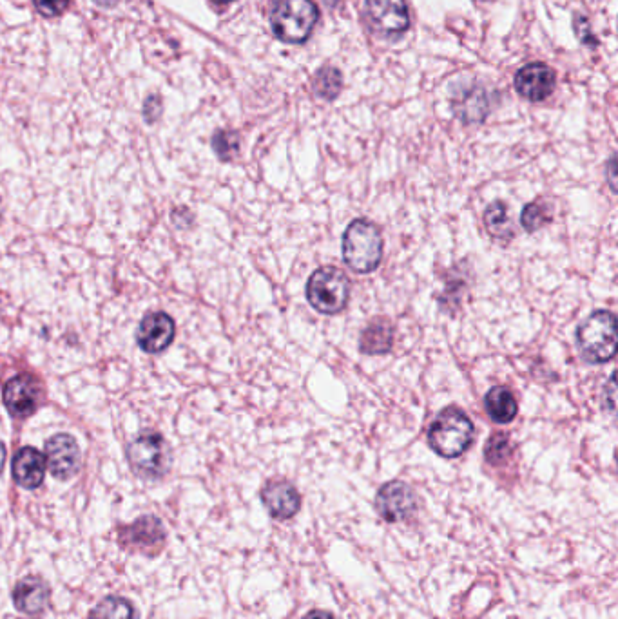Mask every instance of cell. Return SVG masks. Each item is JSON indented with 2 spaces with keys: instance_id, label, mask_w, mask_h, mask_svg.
Returning a JSON list of instances; mask_svg holds the SVG:
<instances>
[{
  "instance_id": "obj_1",
  "label": "cell",
  "mask_w": 618,
  "mask_h": 619,
  "mask_svg": "<svg viewBox=\"0 0 618 619\" xmlns=\"http://www.w3.org/2000/svg\"><path fill=\"white\" fill-rule=\"evenodd\" d=\"M426 437L428 446L435 455L443 458H459L474 442V422L463 410L446 408L430 424Z\"/></svg>"
},
{
  "instance_id": "obj_2",
  "label": "cell",
  "mask_w": 618,
  "mask_h": 619,
  "mask_svg": "<svg viewBox=\"0 0 618 619\" xmlns=\"http://www.w3.org/2000/svg\"><path fill=\"white\" fill-rule=\"evenodd\" d=\"M343 261L358 274L374 272L383 259V236L372 221L354 220L341 239Z\"/></svg>"
},
{
  "instance_id": "obj_3",
  "label": "cell",
  "mask_w": 618,
  "mask_h": 619,
  "mask_svg": "<svg viewBox=\"0 0 618 619\" xmlns=\"http://www.w3.org/2000/svg\"><path fill=\"white\" fill-rule=\"evenodd\" d=\"M577 346L582 359L590 364H604L617 352V317L609 310H597L580 324Z\"/></svg>"
},
{
  "instance_id": "obj_4",
  "label": "cell",
  "mask_w": 618,
  "mask_h": 619,
  "mask_svg": "<svg viewBox=\"0 0 618 619\" xmlns=\"http://www.w3.org/2000/svg\"><path fill=\"white\" fill-rule=\"evenodd\" d=\"M319 19L318 6L312 0H278L271 11L272 33L287 44L309 39Z\"/></svg>"
},
{
  "instance_id": "obj_5",
  "label": "cell",
  "mask_w": 618,
  "mask_h": 619,
  "mask_svg": "<svg viewBox=\"0 0 618 619\" xmlns=\"http://www.w3.org/2000/svg\"><path fill=\"white\" fill-rule=\"evenodd\" d=\"M350 288V279L343 270L321 267L309 277L307 299L319 314L336 315L347 308Z\"/></svg>"
},
{
  "instance_id": "obj_6",
  "label": "cell",
  "mask_w": 618,
  "mask_h": 619,
  "mask_svg": "<svg viewBox=\"0 0 618 619\" xmlns=\"http://www.w3.org/2000/svg\"><path fill=\"white\" fill-rule=\"evenodd\" d=\"M127 458L135 475L144 480L164 477L171 464L169 448L164 437L158 433H144L136 437L127 448Z\"/></svg>"
},
{
  "instance_id": "obj_7",
  "label": "cell",
  "mask_w": 618,
  "mask_h": 619,
  "mask_svg": "<svg viewBox=\"0 0 618 619\" xmlns=\"http://www.w3.org/2000/svg\"><path fill=\"white\" fill-rule=\"evenodd\" d=\"M376 511L388 524L408 520L417 511V496L405 482H388L377 491Z\"/></svg>"
},
{
  "instance_id": "obj_8",
  "label": "cell",
  "mask_w": 618,
  "mask_h": 619,
  "mask_svg": "<svg viewBox=\"0 0 618 619\" xmlns=\"http://www.w3.org/2000/svg\"><path fill=\"white\" fill-rule=\"evenodd\" d=\"M118 542L122 547L138 553H160L165 542L164 525L156 516H142L135 524L120 527Z\"/></svg>"
},
{
  "instance_id": "obj_9",
  "label": "cell",
  "mask_w": 618,
  "mask_h": 619,
  "mask_svg": "<svg viewBox=\"0 0 618 619\" xmlns=\"http://www.w3.org/2000/svg\"><path fill=\"white\" fill-rule=\"evenodd\" d=\"M372 29L383 37H399L410 28V11L405 0H367Z\"/></svg>"
},
{
  "instance_id": "obj_10",
  "label": "cell",
  "mask_w": 618,
  "mask_h": 619,
  "mask_svg": "<svg viewBox=\"0 0 618 619\" xmlns=\"http://www.w3.org/2000/svg\"><path fill=\"white\" fill-rule=\"evenodd\" d=\"M42 402V386L28 373L13 377L4 386V404L13 417L26 419L33 415Z\"/></svg>"
},
{
  "instance_id": "obj_11",
  "label": "cell",
  "mask_w": 618,
  "mask_h": 619,
  "mask_svg": "<svg viewBox=\"0 0 618 619\" xmlns=\"http://www.w3.org/2000/svg\"><path fill=\"white\" fill-rule=\"evenodd\" d=\"M46 464L53 477L69 480L80 469V448L68 433L55 435L46 442Z\"/></svg>"
},
{
  "instance_id": "obj_12",
  "label": "cell",
  "mask_w": 618,
  "mask_h": 619,
  "mask_svg": "<svg viewBox=\"0 0 618 619\" xmlns=\"http://www.w3.org/2000/svg\"><path fill=\"white\" fill-rule=\"evenodd\" d=\"M555 82H557L555 71L542 62H533L521 67L513 80L517 93L530 102L546 100L553 93Z\"/></svg>"
},
{
  "instance_id": "obj_13",
  "label": "cell",
  "mask_w": 618,
  "mask_h": 619,
  "mask_svg": "<svg viewBox=\"0 0 618 619\" xmlns=\"http://www.w3.org/2000/svg\"><path fill=\"white\" fill-rule=\"evenodd\" d=\"M176 326L171 315L165 312H153L145 315L136 332V341L147 353H160L173 343Z\"/></svg>"
},
{
  "instance_id": "obj_14",
  "label": "cell",
  "mask_w": 618,
  "mask_h": 619,
  "mask_svg": "<svg viewBox=\"0 0 618 619\" xmlns=\"http://www.w3.org/2000/svg\"><path fill=\"white\" fill-rule=\"evenodd\" d=\"M261 502L274 520H290L300 511L301 496L289 482L274 480L263 487Z\"/></svg>"
},
{
  "instance_id": "obj_15",
  "label": "cell",
  "mask_w": 618,
  "mask_h": 619,
  "mask_svg": "<svg viewBox=\"0 0 618 619\" xmlns=\"http://www.w3.org/2000/svg\"><path fill=\"white\" fill-rule=\"evenodd\" d=\"M44 477H46V457L40 453L39 449L29 448V446L20 449L13 458L15 482L24 489H37L42 486Z\"/></svg>"
},
{
  "instance_id": "obj_16",
  "label": "cell",
  "mask_w": 618,
  "mask_h": 619,
  "mask_svg": "<svg viewBox=\"0 0 618 619\" xmlns=\"http://www.w3.org/2000/svg\"><path fill=\"white\" fill-rule=\"evenodd\" d=\"M13 603H15V607H17L20 612H24V614H29V616L40 614L42 610L48 607V583L40 580L37 576L22 578V580L15 585V589H13Z\"/></svg>"
},
{
  "instance_id": "obj_17",
  "label": "cell",
  "mask_w": 618,
  "mask_h": 619,
  "mask_svg": "<svg viewBox=\"0 0 618 619\" xmlns=\"http://www.w3.org/2000/svg\"><path fill=\"white\" fill-rule=\"evenodd\" d=\"M396 328L387 317H377L368 323L361 334L359 350L365 355H385L392 350Z\"/></svg>"
},
{
  "instance_id": "obj_18",
  "label": "cell",
  "mask_w": 618,
  "mask_h": 619,
  "mask_svg": "<svg viewBox=\"0 0 618 619\" xmlns=\"http://www.w3.org/2000/svg\"><path fill=\"white\" fill-rule=\"evenodd\" d=\"M454 111L457 118H461L464 124H479L483 122L490 104L483 87H470L454 96Z\"/></svg>"
},
{
  "instance_id": "obj_19",
  "label": "cell",
  "mask_w": 618,
  "mask_h": 619,
  "mask_svg": "<svg viewBox=\"0 0 618 619\" xmlns=\"http://www.w3.org/2000/svg\"><path fill=\"white\" fill-rule=\"evenodd\" d=\"M484 410L497 424H510L519 411V404L512 391L504 386H495L484 397Z\"/></svg>"
},
{
  "instance_id": "obj_20",
  "label": "cell",
  "mask_w": 618,
  "mask_h": 619,
  "mask_svg": "<svg viewBox=\"0 0 618 619\" xmlns=\"http://www.w3.org/2000/svg\"><path fill=\"white\" fill-rule=\"evenodd\" d=\"M484 227L488 230V234L497 241H510L515 234L513 229V221L510 218V210L508 205L503 201H493L488 205V209L484 210Z\"/></svg>"
},
{
  "instance_id": "obj_21",
  "label": "cell",
  "mask_w": 618,
  "mask_h": 619,
  "mask_svg": "<svg viewBox=\"0 0 618 619\" xmlns=\"http://www.w3.org/2000/svg\"><path fill=\"white\" fill-rule=\"evenodd\" d=\"M87 619H135V607L120 596H109L89 612Z\"/></svg>"
},
{
  "instance_id": "obj_22",
  "label": "cell",
  "mask_w": 618,
  "mask_h": 619,
  "mask_svg": "<svg viewBox=\"0 0 618 619\" xmlns=\"http://www.w3.org/2000/svg\"><path fill=\"white\" fill-rule=\"evenodd\" d=\"M553 220V209L544 200L528 203L521 214V225L526 232H537Z\"/></svg>"
},
{
  "instance_id": "obj_23",
  "label": "cell",
  "mask_w": 618,
  "mask_h": 619,
  "mask_svg": "<svg viewBox=\"0 0 618 619\" xmlns=\"http://www.w3.org/2000/svg\"><path fill=\"white\" fill-rule=\"evenodd\" d=\"M343 77L336 67H323L314 78V93L323 100H334L341 93Z\"/></svg>"
},
{
  "instance_id": "obj_24",
  "label": "cell",
  "mask_w": 618,
  "mask_h": 619,
  "mask_svg": "<svg viewBox=\"0 0 618 619\" xmlns=\"http://www.w3.org/2000/svg\"><path fill=\"white\" fill-rule=\"evenodd\" d=\"M512 457V442L506 433H493L484 448V458L492 466H503Z\"/></svg>"
},
{
  "instance_id": "obj_25",
  "label": "cell",
  "mask_w": 618,
  "mask_h": 619,
  "mask_svg": "<svg viewBox=\"0 0 618 619\" xmlns=\"http://www.w3.org/2000/svg\"><path fill=\"white\" fill-rule=\"evenodd\" d=\"M213 149L220 160L229 162L240 151V138L232 131H218L213 136Z\"/></svg>"
},
{
  "instance_id": "obj_26",
  "label": "cell",
  "mask_w": 618,
  "mask_h": 619,
  "mask_svg": "<svg viewBox=\"0 0 618 619\" xmlns=\"http://www.w3.org/2000/svg\"><path fill=\"white\" fill-rule=\"evenodd\" d=\"M35 8L44 17H58L69 6V0H33Z\"/></svg>"
},
{
  "instance_id": "obj_27",
  "label": "cell",
  "mask_w": 618,
  "mask_h": 619,
  "mask_svg": "<svg viewBox=\"0 0 618 619\" xmlns=\"http://www.w3.org/2000/svg\"><path fill=\"white\" fill-rule=\"evenodd\" d=\"M158 115H160V102H158V98H149L145 102V120H149L153 124Z\"/></svg>"
},
{
  "instance_id": "obj_28",
  "label": "cell",
  "mask_w": 618,
  "mask_h": 619,
  "mask_svg": "<svg viewBox=\"0 0 618 619\" xmlns=\"http://www.w3.org/2000/svg\"><path fill=\"white\" fill-rule=\"evenodd\" d=\"M303 619H334V616L327 610H310L309 614Z\"/></svg>"
},
{
  "instance_id": "obj_29",
  "label": "cell",
  "mask_w": 618,
  "mask_h": 619,
  "mask_svg": "<svg viewBox=\"0 0 618 619\" xmlns=\"http://www.w3.org/2000/svg\"><path fill=\"white\" fill-rule=\"evenodd\" d=\"M98 6H104V8H113L118 4V0H95Z\"/></svg>"
},
{
  "instance_id": "obj_30",
  "label": "cell",
  "mask_w": 618,
  "mask_h": 619,
  "mask_svg": "<svg viewBox=\"0 0 618 619\" xmlns=\"http://www.w3.org/2000/svg\"><path fill=\"white\" fill-rule=\"evenodd\" d=\"M4 462H6V448H4V444L0 442V473H2Z\"/></svg>"
},
{
  "instance_id": "obj_31",
  "label": "cell",
  "mask_w": 618,
  "mask_h": 619,
  "mask_svg": "<svg viewBox=\"0 0 618 619\" xmlns=\"http://www.w3.org/2000/svg\"><path fill=\"white\" fill-rule=\"evenodd\" d=\"M214 2H232V0H214Z\"/></svg>"
},
{
  "instance_id": "obj_32",
  "label": "cell",
  "mask_w": 618,
  "mask_h": 619,
  "mask_svg": "<svg viewBox=\"0 0 618 619\" xmlns=\"http://www.w3.org/2000/svg\"><path fill=\"white\" fill-rule=\"evenodd\" d=\"M0 216H2V203H0Z\"/></svg>"
}]
</instances>
